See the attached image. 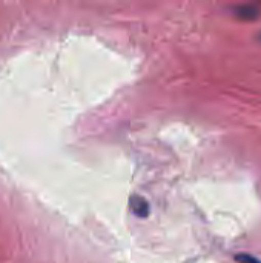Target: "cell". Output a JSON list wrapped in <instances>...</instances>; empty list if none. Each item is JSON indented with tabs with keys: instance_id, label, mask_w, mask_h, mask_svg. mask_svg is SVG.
<instances>
[{
	"instance_id": "6da1fadb",
	"label": "cell",
	"mask_w": 261,
	"mask_h": 263,
	"mask_svg": "<svg viewBox=\"0 0 261 263\" xmlns=\"http://www.w3.org/2000/svg\"><path fill=\"white\" fill-rule=\"evenodd\" d=\"M129 203H131V210H132V213H134L135 216H138V217H146V216L149 214V205H148V202H146L143 197H140V196H132L131 200H129Z\"/></svg>"
},
{
	"instance_id": "7a4b0ae2",
	"label": "cell",
	"mask_w": 261,
	"mask_h": 263,
	"mask_svg": "<svg viewBox=\"0 0 261 263\" xmlns=\"http://www.w3.org/2000/svg\"><path fill=\"white\" fill-rule=\"evenodd\" d=\"M234 14L243 20H252V18L258 17L260 9L257 6H252V5H243V6L234 8Z\"/></svg>"
},
{
	"instance_id": "3957f363",
	"label": "cell",
	"mask_w": 261,
	"mask_h": 263,
	"mask_svg": "<svg viewBox=\"0 0 261 263\" xmlns=\"http://www.w3.org/2000/svg\"><path fill=\"white\" fill-rule=\"evenodd\" d=\"M234 259L238 263H261L260 259H257L251 254H237Z\"/></svg>"
},
{
	"instance_id": "277c9868",
	"label": "cell",
	"mask_w": 261,
	"mask_h": 263,
	"mask_svg": "<svg viewBox=\"0 0 261 263\" xmlns=\"http://www.w3.org/2000/svg\"><path fill=\"white\" fill-rule=\"evenodd\" d=\"M260 39H261V34H260Z\"/></svg>"
}]
</instances>
